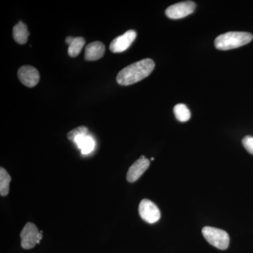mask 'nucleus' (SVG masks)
<instances>
[{
  "label": "nucleus",
  "mask_w": 253,
  "mask_h": 253,
  "mask_svg": "<svg viewBox=\"0 0 253 253\" xmlns=\"http://www.w3.org/2000/svg\"><path fill=\"white\" fill-rule=\"evenodd\" d=\"M154 68L155 63L152 59L141 60L121 70L116 78L117 83L121 85H131L147 78Z\"/></svg>",
  "instance_id": "obj_1"
},
{
  "label": "nucleus",
  "mask_w": 253,
  "mask_h": 253,
  "mask_svg": "<svg viewBox=\"0 0 253 253\" xmlns=\"http://www.w3.org/2000/svg\"><path fill=\"white\" fill-rule=\"evenodd\" d=\"M251 33L246 32H229L220 35L214 41V46L219 50H230L246 45L252 41Z\"/></svg>",
  "instance_id": "obj_2"
},
{
  "label": "nucleus",
  "mask_w": 253,
  "mask_h": 253,
  "mask_svg": "<svg viewBox=\"0 0 253 253\" xmlns=\"http://www.w3.org/2000/svg\"><path fill=\"white\" fill-rule=\"evenodd\" d=\"M202 233L206 241L214 247L219 250H226L229 247L230 239L225 231L211 226H205Z\"/></svg>",
  "instance_id": "obj_3"
},
{
  "label": "nucleus",
  "mask_w": 253,
  "mask_h": 253,
  "mask_svg": "<svg viewBox=\"0 0 253 253\" xmlns=\"http://www.w3.org/2000/svg\"><path fill=\"white\" fill-rule=\"evenodd\" d=\"M21 247L23 249H33L36 244H39L42 239V231L38 230L33 223L28 222L23 227L21 233Z\"/></svg>",
  "instance_id": "obj_4"
},
{
  "label": "nucleus",
  "mask_w": 253,
  "mask_h": 253,
  "mask_svg": "<svg viewBox=\"0 0 253 253\" xmlns=\"http://www.w3.org/2000/svg\"><path fill=\"white\" fill-rule=\"evenodd\" d=\"M196 4L192 1H181L169 6L166 11V16L171 19H180L192 14Z\"/></svg>",
  "instance_id": "obj_5"
},
{
  "label": "nucleus",
  "mask_w": 253,
  "mask_h": 253,
  "mask_svg": "<svg viewBox=\"0 0 253 253\" xmlns=\"http://www.w3.org/2000/svg\"><path fill=\"white\" fill-rule=\"evenodd\" d=\"M141 217L149 224L157 222L161 218V211L154 203L148 199L141 201L139 206Z\"/></svg>",
  "instance_id": "obj_6"
},
{
  "label": "nucleus",
  "mask_w": 253,
  "mask_h": 253,
  "mask_svg": "<svg viewBox=\"0 0 253 253\" xmlns=\"http://www.w3.org/2000/svg\"><path fill=\"white\" fill-rule=\"evenodd\" d=\"M136 33L133 30L126 32L122 36L117 37L111 42L110 50L113 53H121L126 51L136 39Z\"/></svg>",
  "instance_id": "obj_7"
},
{
  "label": "nucleus",
  "mask_w": 253,
  "mask_h": 253,
  "mask_svg": "<svg viewBox=\"0 0 253 253\" xmlns=\"http://www.w3.org/2000/svg\"><path fill=\"white\" fill-rule=\"evenodd\" d=\"M18 77L22 84L28 87H34L40 81V73L36 68L23 66L18 71Z\"/></svg>",
  "instance_id": "obj_8"
},
{
  "label": "nucleus",
  "mask_w": 253,
  "mask_h": 253,
  "mask_svg": "<svg viewBox=\"0 0 253 253\" xmlns=\"http://www.w3.org/2000/svg\"><path fill=\"white\" fill-rule=\"evenodd\" d=\"M150 166V161L144 156H141L139 159H138L132 166L129 168L126 174V180L129 182H134L141 177V176Z\"/></svg>",
  "instance_id": "obj_9"
},
{
  "label": "nucleus",
  "mask_w": 253,
  "mask_h": 253,
  "mask_svg": "<svg viewBox=\"0 0 253 253\" xmlns=\"http://www.w3.org/2000/svg\"><path fill=\"white\" fill-rule=\"evenodd\" d=\"M105 48L104 44L101 42H93L86 46L84 59L89 61H97L104 56Z\"/></svg>",
  "instance_id": "obj_10"
},
{
  "label": "nucleus",
  "mask_w": 253,
  "mask_h": 253,
  "mask_svg": "<svg viewBox=\"0 0 253 253\" xmlns=\"http://www.w3.org/2000/svg\"><path fill=\"white\" fill-rule=\"evenodd\" d=\"M74 143L81 150L83 154H90L94 149L95 141L91 136L86 134H81L75 139Z\"/></svg>",
  "instance_id": "obj_11"
},
{
  "label": "nucleus",
  "mask_w": 253,
  "mask_h": 253,
  "mask_svg": "<svg viewBox=\"0 0 253 253\" xmlns=\"http://www.w3.org/2000/svg\"><path fill=\"white\" fill-rule=\"evenodd\" d=\"M29 31L27 26L22 21H19L17 24L15 25L13 28V37L14 41L20 44H24L27 42Z\"/></svg>",
  "instance_id": "obj_12"
},
{
  "label": "nucleus",
  "mask_w": 253,
  "mask_h": 253,
  "mask_svg": "<svg viewBox=\"0 0 253 253\" xmlns=\"http://www.w3.org/2000/svg\"><path fill=\"white\" fill-rule=\"evenodd\" d=\"M11 176L6 169L0 168V194L1 196H6L9 192V184Z\"/></svg>",
  "instance_id": "obj_13"
},
{
  "label": "nucleus",
  "mask_w": 253,
  "mask_h": 253,
  "mask_svg": "<svg viewBox=\"0 0 253 253\" xmlns=\"http://www.w3.org/2000/svg\"><path fill=\"white\" fill-rule=\"evenodd\" d=\"M84 44H85V41L84 38L82 37L75 38L71 44H69L68 49V55L71 57H76L81 52Z\"/></svg>",
  "instance_id": "obj_14"
},
{
  "label": "nucleus",
  "mask_w": 253,
  "mask_h": 253,
  "mask_svg": "<svg viewBox=\"0 0 253 253\" xmlns=\"http://www.w3.org/2000/svg\"><path fill=\"white\" fill-rule=\"evenodd\" d=\"M174 113L176 119L180 122H186L191 118V112L184 104H176L174 107Z\"/></svg>",
  "instance_id": "obj_15"
},
{
  "label": "nucleus",
  "mask_w": 253,
  "mask_h": 253,
  "mask_svg": "<svg viewBox=\"0 0 253 253\" xmlns=\"http://www.w3.org/2000/svg\"><path fill=\"white\" fill-rule=\"evenodd\" d=\"M88 132V129L85 126H80L77 128H75L73 130L70 131L68 133V139L70 141L74 142L75 139L78 136L81 135V134H86Z\"/></svg>",
  "instance_id": "obj_16"
},
{
  "label": "nucleus",
  "mask_w": 253,
  "mask_h": 253,
  "mask_svg": "<svg viewBox=\"0 0 253 253\" xmlns=\"http://www.w3.org/2000/svg\"><path fill=\"white\" fill-rule=\"evenodd\" d=\"M243 146L248 152L253 155V136H246L242 140Z\"/></svg>",
  "instance_id": "obj_17"
},
{
  "label": "nucleus",
  "mask_w": 253,
  "mask_h": 253,
  "mask_svg": "<svg viewBox=\"0 0 253 253\" xmlns=\"http://www.w3.org/2000/svg\"><path fill=\"white\" fill-rule=\"evenodd\" d=\"M74 38H73V37H68L66 39V42L68 44H71V43L72 42Z\"/></svg>",
  "instance_id": "obj_18"
}]
</instances>
